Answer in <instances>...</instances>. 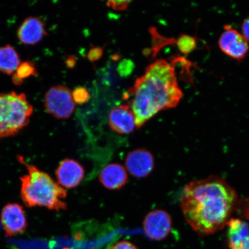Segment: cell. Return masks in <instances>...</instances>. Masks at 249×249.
I'll use <instances>...</instances> for the list:
<instances>
[{"mask_svg": "<svg viewBox=\"0 0 249 249\" xmlns=\"http://www.w3.org/2000/svg\"><path fill=\"white\" fill-rule=\"evenodd\" d=\"M235 189L215 176L190 182L183 190L180 206L185 219L200 235L225 227L238 202Z\"/></svg>", "mask_w": 249, "mask_h": 249, "instance_id": "obj_1", "label": "cell"}, {"mask_svg": "<svg viewBox=\"0 0 249 249\" xmlns=\"http://www.w3.org/2000/svg\"><path fill=\"white\" fill-rule=\"evenodd\" d=\"M132 111L140 127L161 110L177 107L182 97L175 70L163 60L149 65L136 80L133 89Z\"/></svg>", "mask_w": 249, "mask_h": 249, "instance_id": "obj_2", "label": "cell"}, {"mask_svg": "<svg viewBox=\"0 0 249 249\" xmlns=\"http://www.w3.org/2000/svg\"><path fill=\"white\" fill-rule=\"evenodd\" d=\"M18 160L28 171L20 178V196L26 206L45 207L56 211L67 210V205L63 200L67 196L64 188L48 174L27 163L21 156L18 155Z\"/></svg>", "mask_w": 249, "mask_h": 249, "instance_id": "obj_3", "label": "cell"}, {"mask_svg": "<svg viewBox=\"0 0 249 249\" xmlns=\"http://www.w3.org/2000/svg\"><path fill=\"white\" fill-rule=\"evenodd\" d=\"M33 113L24 93H0V138L17 135L29 124Z\"/></svg>", "mask_w": 249, "mask_h": 249, "instance_id": "obj_4", "label": "cell"}, {"mask_svg": "<svg viewBox=\"0 0 249 249\" xmlns=\"http://www.w3.org/2000/svg\"><path fill=\"white\" fill-rule=\"evenodd\" d=\"M45 107L47 111L57 119H67L75 108L72 93L64 86L52 87L46 93Z\"/></svg>", "mask_w": 249, "mask_h": 249, "instance_id": "obj_5", "label": "cell"}, {"mask_svg": "<svg viewBox=\"0 0 249 249\" xmlns=\"http://www.w3.org/2000/svg\"><path fill=\"white\" fill-rule=\"evenodd\" d=\"M218 45L224 53L234 60L240 61L247 55L249 42L242 33L226 25L221 34Z\"/></svg>", "mask_w": 249, "mask_h": 249, "instance_id": "obj_6", "label": "cell"}, {"mask_svg": "<svg viewBox=\"0 0 249 249\" xmlns=\"http://www.w3.org/2000/svg\"><path fill=\"white\" fill-rule=\"evenodd\" d=\"M143 229L148 237L160 241L166 238L172 229V220L170 214L162 210L149 212L143 221Z\"/></svg>", "mask_w": 249, "mask_h": 249, "instance_id": "obj_7", "label": "cell"}, {"mask_svg": "<svg viewBox=\"0 0 249 249\" xmlns=\"http://www.w3.org/2000/svg\"><path fill=\"white\" fill-rule=\"evenodd\" d=\"M1 222L7 236L23 233L28 226L24 208L17 203L8 204L3 208Z\"/></svg>", "mask_w": 249, "mask_h": 249, "instance_id": "obj_8", "label": "cell"}, {"mask_svg": "<svg viewBox=\"0 0 249 249\" xmlns=\"http://www.w3.org/2000/svg\"><path fill=\"white\" fill-rule=\"evenodd\" d=\"M85 174L82 165L71 159L62 160L55 171L59 185L68 189L76 188L79 185L85 177Z\"/></svg>", "mask_w": 249, "mask_h": 249, "instance_id": "obj_9", "label": "cell"}, {"mask_svg": "<svg viewBox=\"0 0 249 249\" xmlns=\"http://www.w3.org/2000/svg\"><path fill=\"white\" fill-rule=\"evenodd\" d=\"M125 165L127 171L133 177L144 178L154 169V158L147 149H136L127 154Z\"/></svg>", "mask_w": 249, "mask_h": 249, "instance_id": "obj_10", "label": "cell"}, {"mask_svg": "<svg viewBox=\"0 0 249 249\" xmlns=\"http://www.w3.org/2000/svg\"><path fill=\"white\" fill-rule=\"evenodd\" d=\"M108 124L114 132L120 135H128L136 126L135 114L128 105L114 107L108 115Z\"/></svg>", "mask_w": 249, "mask_h": 249, "instance_id": "obj_11", "label": "cell"}, {"mask_svg": "<svg viewBox=\"0 0 249 249\" xmlns=\"http://www.w3.org/2000/svg\"><path fill=\"white\" fill-rule=\"evenodd\" d=\"M46 35L44 23L37 17L26 18L18 30V39L27 45H36L41 41Z\"/></svg>", "mask_w": 249, "mask_h": 249, "instance_id": "obj_12", "label": "cell"}, {"mask_svg": "<svg viewBox=\"0 0 249 249\" xmlns=\"http://www.w3.org/2000/svg\"><path fill=\"white\" fill-rule=\"evenodd\" d=\"M127 174L122 165L111 163L102 169L99 178L103 186L110 190H118L125 185Z\"/></svg>", "mask_w": 249, "mask_h": 249, "instance_id": "obj_13", "label": "cell"}, {"mask_svg": "<svg viewBox=\"0 0 249 249\" xmlns=\"http://www.w3.org/2000/svg\"><path fill=\"white\" fill-rule=\"evenodd\" d=\"M228 226L229 245L230 249H240L249 238V226L247 222L239 219H231Z\"/></svg>", "mask_w": 249, "mask_h": 249, "instance_id": "obj_14", "label": "cell"}, {"mask_svg": "<svg viewBox=\"0 0 249 249\" xmlns=\"http://www.w3.org/2000/svg\"><path fill=\"white\" fill-rule=\"evenodd\" d=\"M21 61L19 55L13 47L5 45L0 47V71L11 74L15 72Z\"/></svg>", "mask_w": 249, "mask_h": 249, "instance_id": "obj_15", "label": "cell"}, {"mask_svg": "<svg viewBox=\"0 0 249 249\" xmlns=\"http://www.w3.org/2000/svg\"><path fill=\"white\" fill-rule=\"evenodd\" d=\"M176 43L179 51L185 55L191 54L197 48V39L186 34L180 36Z\"/></svg>", "mask_w": 249, "mask_h": 249, "instance_id": "obj_16", "label": "cell"}, {"mask_svg": "<svg viewBox=\"0 0 249 249\" xmlns=\"http://www.w3.org/2000/svg\"><path fill=\"white\" fill-rule=\"evenodd\" d=\"M18 79L23 81L31 76H35L36 74V68L30 62L26 61L21 63L14 73Z\"/></svg>", "mask_w": 249, "mask_h": 249, "instance_id": "obj_17", "label": "cell"}, {"mask_svg": "<svg viewBox=\"0 0 249 249\" xmlns=\"http://www.w3.org/2000/svg\"><path fill=\"white\" fill-rule=\"evenodd\" d=\"M72 97L74 103L82 105L88 102L89 99V94L86 89L82 87H78L74 89Z\"/></svg>", "mask_w": 249, "mask_h": 249, "instance_id": "obj_18", "label": "cell"}, {"mask_svg": "<svg viewBox=\"0 0 249 249\" xmlns=\"http://www.w3.org/2000/svg\"><path fill=\"white\" fill-rule=\"evenodd\" d=\"M235 211L239 216L249 220V198L238 201Z\"/></svg>", "mask_w": 249, "mask_h": 249, "instance_id": "obj_19", "label": "cell"}, {"mask_svg": "<svg viewBox=\"0 0 249 249\" xmlns=\"http://www.w3.org/2000/svg\"><path fill=\"white\" fill-rule=\"evenodd\" d=\"M134 68L133 62L130 60H124L118 67V71L122 76L129 75L132 72Z\"/></svg>", "mask_w": 249, "mask_h": 249, "instance_id": "obj_20", "label": "cell"}, {"mask_svg": "<svg viewBox=\"0 0 249 249\" xmlns=\"http://www.w3.org/2000/svg\"><path fill=\"white\" fill-rule=\"evenodd\" d=\"M104 50L102 48L99 47L93 46L90 49L89 54L88 58L89 61L94 62L98 61L100 59L103 54Z\"/></svg>", "mask_w": 249, "mask_h": 249, "instance_id": "obj_21", "label": "cell"}, {"mask_svg": "<svg viewBox=\"0 0 249 249\" xmlns=\"http://www.w3.org/2000/svg\"><path fill=\"white\" fill-rule=\"evenodd\" d=\"M129 1H109L107 3L108 7L114 10L124 11L128 7Z\"/></svg>", "mask_w": 249, "mask_h": 249, "instance_id": "obj_22", "label": "cell"}, {"mask_svg": "<svg viewBox=\"0 0 249 249\" xmlns=\"http://www.w3.org/2000/svg\"><path fill=\"white\" fill-rule=\"evenodd\" d=\"M109 249H138L132 243L127 241H123L116 243Z\"/></svg>", "mask_w": 249, "mask_h": 249, "instance_id": "obj_23", "label": "cell"}, {"mask_svg": "<svg viewBox=\"0 0 249 249\" xmlns=\"http://www.w3.org/2000/svg\"><path fill=\"white\" fill-rule=\"evenodd\" d=\"M242 34L249 42V16L246 18L242 24Z\"/></svg>", "mask_w": 249, "mask_h": 249, "instance_id": "obj_24", "label": "cell"}, {"mask_svg": "<svg viewBox=\"0 0 249 249\" xmlns=\"http://www.w3.org/2000/svg\"><path fill=\"white\" fill-rule=\"evenodd\" d=\"M66 64L68 68H73L76 64V60L74 57H69L67 59Z\"/></svg>", "mask_w": 249, "mask_h": 249, "instance_id": "obj_25", "label": "cell"}, {"mask_svg": "<svg viewBox=\"0 0 249 249\" xmlns=\"http://www.w3.org/2000/svg\"><path fill=\"white\" fill-rule=\"evenodd\" d=\"M240 249H249V238L244 243Z\"/></svg>", "mask_w": 249, "mask_h": 249, "instance_id": "obj_26", "label": "cell"}]
</instances>
